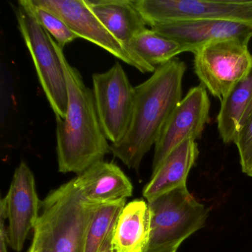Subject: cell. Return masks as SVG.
I'll return each mask as SVG.
<instances>
[{
  "label": "cell",
  "instance_id": "8992f818",
  "mask_svg": "<svg viewBox=\"0 0 252 252\" xmlns=\"http://www.w3.org/2000/svg\"><path fill=\"white\" fill-rule=\"evenodd\" d=\"M249 43L241 39H222L194 53V73L200 84L220 101L252 69Z\"/></svg>",
  "mask_w": 252,
  "mask_h": 252
},
{
  "label": "cell",
  "instance_id": "ac0fdd59",
  "mask_svg": "<svg viewBox=\"0 0 252 252\" xmlns=\"http://www.w3.org/2000/svg\"><path fill=\"white\" fill-rule=\"evenodd\" d=\"M127 51L156 68L185 52L184 46L179 42L151 29L135 35L128 44Z\"/></svg>",
  "mask_w": 252,
  "mask_h": 252
},
{
  "label": "cell",
  "instance_id": "5bb4252c",
  "mask_svg": "<svg viewBox=\"0 0 252 252\" xmlns=\"http://www.w3.org/2000/svg\"><path fill=\"white\" fill-rule=\"evenodd\" d=\"M198 156V147L194 140L184 141L172 151L158 169L152 173L150 182L143 190L147 202L187 185V177Z\"/></svg>",
  "mask_w": 252,
  "mask_h": 252
},
{
  "label": "cell",
  "instance_id": "277c9868",
  "mask_svg": "<svg viewBox=\"0 0 252 252\" xmlns=\"http://www.w3.org/2000/svg\"><path fill=\"white\" fill-rule=\"evenodd\" d=\"M147 203L150 235L144 252H176L184 240L204 226L209 213L189 191L187 185Z\"/></svg>",
  "mask_w": 252,
  "mask_h": 252
},
{
  "label": "cell",
  "instance_id": "2e32d148",
  "mask_svg": "<svg viewBox=\"0 0 252 252\" xmlns=\"http://www.w3.org/2000/svg\"><path fill=\"white\" fill-rule=\"evenodd\" d=\"M150 235L148 203L134 200L125 205L113 233L115 252H144Z\"/></svg>",
  "mask_w": 252,
  "mask_h": 252
},
{
  "label": "cell",
  "instance_id": "9c48e42d",
  "mask_svg": "<svg viewBox=\"0 0 252 252\" xmlns=\"http://www.w3.org/2000/svg\"><path fill=\"white\" fill-rule=\"evenodd\" d=\"M211 103L202 84L191 88L169 117L155 145L153 173L180 144L198 139L210 121Z\"/></svg>",
  "mask_w": 252,
  "mask_h": 252
},
{
  "label": "cell",
  "instance_id": "4fadbf2b",
  "mask_svg": "<svg viewBox=\"0 0 252 252\" xmlns=\"http://www.w3.org/2000/svg\"><path fill=\"white\" fill-rule=\"evenodd\" d=\"M75 184L88 201L95 204L126 199L132 195V183L120 167L100 160L74 178Z\"/></svg>",
  "mask_w": 252,
  "mask_h": 252
},
{
  "label": "cell",
  "instance_id": "6da1fadb",
  "mask_svg": "<svg viewBox=\"0 0 252 252\" xmlns=\"http://www.w3.org/2000/svg\"><path fill=\"white\" fill-rule=\"evenodd\" d=\"M187 66L175 58L156 67L151 77L135 88V101L125 137L110 147L111 153L129 169L138 170L145 155L182 100Z\"/></svg>",
  "mask_w": 252,
  "mask_h": 252
},
{
  "label": "cell",
  "instance_id": "ba28073f",
  "mask_svg": "<svg viewBox=\"0 0 252 252\" xmlns=\"http://www.w3.org/2000/svg\"><path fill=\"white\" fill-rule=\"evenodd\" d=\"M93 93L103 132L112 144L125 137L132 117L135 88L119 63L93 75Z\"/></svg>",
  "mask_w": 252,
  "mask_h": 252
},
{
  "label": "cell",
  "instance_id": "7a4b0ae2",
  "mask_svg": "<svg viewBox=\"0 0 252 252\" xmlns=\"http://www.w3.org/2000/svg\"><path fill=\"white\" fill-rule=\"evenodd\" d=\"M67 82L68 103L65 117L57 118L59 171L82 173L111 153L95 107L93 90L86 86L79 70L66 60L57 43Z\"/></svg>",
  "mask_w": 252,
  "mask_h": 252
},
{
  "label": "cell",
  "instance_id": "8fae6325",
  "mask_svg": "<svg viewBox=\"0 0 252 252\" xmlns=\"http://www.w3.org/2000/svg\"><path fill=\"white\" fill-rule=\"evenodd\" d=\"M41 202L34 175L27 163L22 161L15 169L8 194L0 206L8 220V246L16 252L23 250L29 233L34 228Z\"/></svg>",
  "mask_w": 252,
  "mask_h": 252
},
{
  "label": "cell",
  "instance_id": "30bf717a",
  "mask_svg": "<svg viewBox=\"0 0 252 252\" xmlns=\"http://www.w3.org/2000/svg\"><path fill=\"white\" fill-rule=\"evenodd\" d=\"M32 2L61 17L78 38L98 45L141 73H153L156 70V67L129 54L103 26L85 0H32Z\"/></svg>",
  "mask_w": 252,
  "mask_h": 252
},
{
  "label": "cell",
  "instance_id": "7402d4cb",
  "mask_svg": "<svg viewBox=\"0 0 252 252\" xmlns=\"http://www.w3.org/2000/svg\"><path fill=\"white\" fill-rule=\"evenodd\" d=\"M6 219L5 212L0 209V252H8V236L5 225Z\"/></svg>",
  "mask_w": 252,
  "mask_h": 252
},
{
  "label": "cell",
  "instance_id": "d4e9b609",
  "mask_svg": "<svg viewBox=\"0 0 252 252\" xmlns=\"http://www.w3.org/2000/svg\"><path fill=\"white\" fill-rule=\"evenodd\" d=\"M246 175H249V177H252V167L251 168L250 170L249 171V172H248Z\"/></svg>",
  "mask_w": 252,
  "mask_h": 252
},
{
  "label": "cell",
  "instance_id": "52a82bcc",
  "mask_svg": "<svg viewBox=\"0 0 252 252\" xmlns=\"http://www.w3.org/2000/svg\"><path fill=\"white\" fill-rule=\"evenodd\" d=\"M147 26L188 20L242 23L252 28V0H133Z\"/></svg>",
  "mask_w": 252,
  "mask_h": 252
},
{
  "label": "cell",
  "instance_id": "603a6c76",
  "mask_svg": "<svg viewBox=\"0 0 252 252\" xmlns=\"http://www.w3.org/2000/svg\"><path fill=\"white\" fill-rule=\"evenodd\" d=\"M113 233L107 239V241L104 243V246H103L100 252H115L113 244Z\"/></svg>",
  "mask_w": 252,
  "mask_h": 252
},
{
  "label": "cell",
  "instance_id": "e0dca14e",
  "mask_svg": "<svg viewBox=\"0 0 252 252\" xmlns=\"http://www.w3.org/2000/svg\"><path fill=\"white\" fill-rule=\"evenodd\" d=\"M252 116V67L243 80L220 101L217 118L220 138L224 144L234 143L240 129Z\"/></svg>",
  "mask_w": 252,
  "mask_h": 252
},
{
  "label": "cell",
  "instance_id": "7c38bea8",
  "mask_svg": "<svg viewBox=\"0 0 252 252\" xmlns=\"http://www.w3.org/2000/svg\"><path fill=\"white\" fill-rule=\"evenodd\" d=\"M150 29L184 46L185 52L195 53L205 45L227 39L250 42L252 28L242 23L214 20H188L160 23Z\"/></svg>",
  "mask_w": 252,
  "mask_h": 252
},
{
  "label": "cell",
  "instance_id": "44dd1931",
  "mask_svg": "<svg viewBox=\"0 0 252 252\" xmlns=\"http://www.w3.org/2000/svg\"><path fill=\"white\" fill-rule=\"evenodd\" d=\"M234 144L238 150L242 171L247 174L252 167V116L240 129Z\"/></svg>",
  "mask_w": 252,
  "mask_h": 252
},
{
  "label": "cell",
  "instance_id": "3957f363",
  "mask_svg": "<svg viewBox=\"0 0 252 252\" xmlns=\"http://www.w3.org/2000/svg\"><path fill=\"white\" fill-rule=\"evenodd\" d=\"M100 205L82 195L74 178L50 191L41 202L30 249L83 252L88 227Z\"/></svg>",
  "mask_w": 252,
  "mask_h": 252
},
{
  "label": "cell",
  "instance_id": "cb8c5ba5",
  "mask_svg": "<svg viewBox=\"0 0 252 252\" xmlns=\"http://www.w3.org/2000/svg\"><path fill=\"white\" fill-rule=\"evenodd\" d=\"M29 252H50L46 249H29Z\"/></svg>",
  "mask_w": 252,
  "mask_h": 252
},
{
  "label": "cell",
  "instance_id": "d6986e66",
  "mask_svg": "<svg viewBox=\"0 0 252 252\" xmlns=\"http://www.w3.org/2000/svg\"><path fill=\"white\" fill-rule=\"evenodd\" d=\"M126 201V199H122L98 206L88 227L83 252H100L114 232Z\"/></svg>",
  "mask_w": 252,
  "mask_h": 252
},
{
  "label": "cell",
  "instance_id": "ffe728a7",
  "mask_svg": "<svg viewBox=\"0 0 252 252\" xmlns=\"http://www.w3.org/2000/svg\"><path fill=\"white\" fill-rule=\"evenodd\" d=\"M18 4L29 10L38 23L54 38L59 46L63 50L64 46L73 42L78 36L72 32L65 22L52 11L35 5L32 0H20Z\"/></svg>",
  "mask_w": 252,
  "mask_h": 252
},
{
  "label": "cell",
  "instance_id": "9a60e30c",
  "mask_svg": "<svg viewBox=\"0 0 252 252\" xmlns=\"http://www.w3.org/2000/svg\"><path fill=\"white\" fill-rule=\"evenodd\" d=\"M85 2L126 51L131 39L147 29V23L133 0H85Z\"/></svg>",
  "mask_w": 252,
  "mask_h": 252
},
{
  "label": "cell",
  "instance_id": "5b68a950",
  "mask_svg": "<svg viewBox=\"0 0 252 252\" xmlns=\"http://www.w3.org/2000/svg\"><path fill=\"white\" fill-rule=\"evenodd\" d=\"M18 27L30 52L41 86L56 117L64 119L68 103L67 82L57 42L33 14L18 4Z\"/></svg>",
  "mask_w": 252,
  "mask_h": 252
}]
</instances>
